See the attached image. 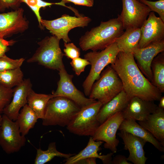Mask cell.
<instances>
[{
	"label": "cell",
	"instance_id": "17",
	"mask_svg": "<svg viewBox=\"0 0 164 164\" xmlns=\"http://www.w3.org/2000/svg\"><path fill=\"white\" fill-rule=\"evenodd\" d=\"M118 135L122 140L124 149L128 150V161L134 164H145L148 159L145 156L144 147L146 142L143 139L130 133L120 130Z\"/></svg>",
	"mask_w": 164,
	"mask_h": 164
},
{
	"label": "cell",
	"instance_id": "37",
	"mask_svg": "<svg viewBox=\"0 0 164 164\" xmlns=\"http://www.w3.org/2000/svg\"><path fill=\"white\" fill-rule=\"evenodd\" d=\"M65 3L71 2L74 4L88 7H92L94 3V0H62Z\"/></svg>",
	"mask_w": 164,
	"mask_h": 164
},
{
	"label": "cell",
	"instance_id": "41",
	"mask_svg": "<svg viewBox=\"0 0 164 164\" xmlns=\"http://www.w3.org/2000/svg\"><path fill=\"white\" fill-rule=\"evenodd\" d=\"M2 114L0 113V125L1 124V122L2 120V115L1 114Z\"/></svg>",
	"mask_w": 164,
	"mask_h": 164
},
{
	"label": "cell",
	"instance_id": "13",
	"mask_svg": "<svg viewBox=\"0 0 164 164\" xmlns=\"http://www.w3.org/2000/svg\"><path fill=\"white\" fill-rule=\"evenodd\" d=\"M22 8L0 13V37L4 38L22 33L29 28V22Z\"/></svg>",
	"mask_w": 164,
	"mask_h": 164
},
{
	"label": "cell",
	"instance_id": "21",
	"mask_svg": "<svg viewBox=\"0 0 164 164\" xmlns=\"http://www.w3.org/2000/svg\"><path fill=\"white\" fill-rule=\"evenodd\" d=\"M130 99L126 93L123 90L111 100L103 105L97 116L100 124L115 113L122 111Z\"/></svg>",
	"mask_w": 164,
	"mask_h": 164
},
{
	"label": "cell",
	"instance_id": "9",
	"mask_svg": "<svg viewBox=\"0 0 164 164\" xmlns=\"http://www.w3.org/2000/svg\"><path fill=\"white\" fill-rule=\"evenodd\" d=\"M26 141L16 121L3 114L0 125V147L3 151L8 154L18 152L25 145Z\"/></svg>",
	"mask_w": 164,
	"mask_h": 164
},
{
	"label": "cell",
	"instance_id": "7",
	"mask_svg": "<svg viewBox=\"0 0 164 164\" xmlns=\"http://www.w3.org/2000/svg\"><path fill=\"white\" fill-rule=\"evenodd\" d=\"M103 105L99 101L81 108L69 124L67 126L69 132L79 136H92L100 125L97 116Z\"/></svg>",
	"mask_w": 164,
	"mask_h": 164
},
{
	"label": "cell",
	"instance_id": "31",
	"mask_svg": "<svg viewBox=\"0 0 164 164\" xmlns=\"http://www.w3.org/2000/svg\"><path fill=\"white\" fill-rule=\"evenodd\" d=\"M148 6L151 11L157 13L164 22V0L151 1L148 0H138Z\"/></svg>",
	"mask_w": 164,
	"mask_h": 164
},
{
	"label": "cell",
	"instance_id": "29",
	"mask_svg": "<svg viewBox=\"0 0 164 164\" xmlns=\"http://www.w3.org/2000/svg\"><path fill=\"white\" fill-rule=\"evenodd\" d=\"M21 2L26 4L33 12L37 17L39 26L41 29H43L44 28L41 23L42 18L40 15L39 11L41 8H44L53 5H61L69 8V7L66 5H65V3L62 1L58 3L47 2L42 0H21Z\"/></svg>",
	"mask_w": 164,
	"mask_h": 164
},
{
	"label": "cell",
	"instance_id": "32",
	"mask_svg": "<svg viewBox=\"0 0 164 164\" xmlns=\"http://www.w3.org/2000/svg\"><path fill=\"white\" fill-rule=\"evenodd\" d=\"M13 93V89L6 88L0 84V113H3L5 108L10 102Z\"/></svg>",
	"mask_w": 164,
	"mask_h": 164
},
{
	"label": "cell",
	"instance_id": "10",
	"mask_svg": "<svg viewBox=\"0 0 164 164\" xmlns=\"http://www.w3.org/2000/svg\"><path fill=\"white\" fill-rule=\"evenodd\" d=\"M60 79L57 83L56 90L52 94V97L63 96L74 102L81 108L89 105L97 101L86 97L73 84L72 79L73 75L67 72L64 66L59 71Z\"/></svg>",
	"mask_w": 164,
	"mask_h": 164
},
{
	"label": "cell",
	"instance_id": "22",
	"mask_svg": "<svg viewBox=\"0 0 164 164\" xmlns=\"http://www.w3.org/2000/svg\"><path fill=\"white\" fill-rule=\"evenodd\" d=\"M118 130L130 133L144 139L146 142L152 144L161 152H164V146L157 140L148 131L132 119H124Z\"/></svg>",
	"mask_w": 164,
	"mask_h": 164
},
{
	"label": "cell",
	"instance_id": "33",
	"mask_svg": "<svg viewBox=\"0 0 164 164\" xmlns=\"http://www.w3.org/2000/svg\"><path fill=\"white\" fill-rule=\"evenodd\" d=\"M70 63L72 67L73 70L77 76L80 75L85 70L86 67L90 65V62L85 58L78 57L73 59Z\"/></svg>",
	"mask_w": 164,
	"mask_h": 164
},
{
	"label": "cell",
	"instance_id": "27",
	"mask_svg": "<svg viewBox=\"0 0 164 164\" xmlns=\"http://www.w3.org/2000/svg\"><path fill=\"white\" fill-rule=\"evenodd\" d=\"M75 154H65L58 151L56 149L55 142L49 144L46 150L40 148L37 149L36 155L34 160L35 164H44L50 161L55 157H59L67 159Z\"/></svg>",
	"mask_w": 164,
	"mask_h": 164
},
{
	"label": "cell",
	"instance_id": "18",
	"mask_svg": "<svg viewBox=\"0 0 164 164\" xmlns=\"http://www.w3.org/2000/svg\"><path fill=\"white\" fill-rule=\"evenodd\" d=\"M158 106L154 101L143 100L137 97L130 98L122 112L124 119H132L140 121L145 120L154 112Z\"/></svg>",
	"mask_w": 164,
	"mask_h": 164
},
{
	"label": "cell",
	"instance_id": "15",
	"mask_svg": "<svg viewBox=\"0 0 164 164\" xmlns=\"http://www.w3.org/2000/svg\"><path fill=\"white\" fill-rule=\"evenodd\" d=\"M141 36L139 48L145 47L151 43L164 39V22L151 12L140 28Z\"/></svg>",
	"mask_w": 164,
	"mask_h": 164
},
{
	"label": "cell",
	"instance_id": "6",
	"mask_svg": "<svg viewBox=\"0 0 164 164\" xmlns=\"http://www.w3.org/2000/svg\"><path fill=\"white\" fill-rule=\"evenodd\" d=\"M93 84L89 98L106 104L123 90L122 82L115 71L108 66Z\"/></svg>",
	"mask_w": 164,
	"mask_h": 164
},
{
	"label": "cell",
	"instance_id": "28",
	"mask_svg": "<svg viewBox=\"0 0 164 164\" xmlns=\"http://www.w3.org/2000/svg\"><path fill=\"white\" fill-rule=\"evenodd\" d=\"M24 75L20 67L0 72V84L8 88H12L23 81Z\"/></svg>",
	"mask_w": 164,
	"mask_h": 164
},
{
	"label": "cell",
	"instance_id": "2",
	"mask_svg": "<svg viewBox=\"0 0 164 164\" xmlns=\"http://www.w3.org/2000/svg\"><path fill=\"white\" fill-rule=\"evenodd\" d=\"M119 15L118 17L105 22L91 29L82 36L79 45L83 51L102 50L115 41L124 32Z\"/></svg>",
	"mask_w": 164,
	"mask_h": 164
},
{
	"label": "cell",
	"instance_id": "11",
	"mask_svg": "<svg viewBox=\"0 0 164 164\" xmlns=\"http://www.w3.org/2000/svg\"><path fill=\"white\" fill-rule=\"evenodd\" d=\"M124 119L122 112L111 116L98 127L92 136L93 139L104 142L105 148L110 149L114 153H116L119 142L116 135Z\"/></svg>",
	"mask_w": 164,
	"mask_h": 164
},
{
	"label": "cell",
	"instance_id": "20",
	"mask_svg": "<svg viewBox=\"0 0 164 164\" xmlns=\"http://www.w3.org/2000/svg\"><path fill=\"white\" fill-rule=\"evenodd\" d=\"M138 123L164 146V109L158 106L154 112Z\"/></svg>",
	"mask_w": 164,
	"mask_h": 164
},
{
	"label": "cell",
	"instance_id": "16",
	"mask_svg": "<svg viewBox=\"0 0 164 164\" xmlns=\"http://www.w3.org/2000/svg\"><path fill=\"white\" fill-rule=\"evenodd\" d=\"M32 88L30 80L28 78L24 79L21 84L13 89L12 99L4 109L3 114L10 119L16 121L21 108L27 104V96Z\"/></svg>",
	"mask_w": 164,
	"mask_h": 164
},
{
	"label": "cell",
	"instance_id": "38",
	"mask_svg": "<svg viewBox=\"0 0 164 164\" xmlns=\"http://www.w3.org/2000/svg\"><path fill=\"white\" fill-rule=\"evenodd\" d=\"M112 164H132L129 162L125 155H117L115 156L112 159Z\"/></svg>",
	"mask_w": 164,
	"mask_h": 164
},
{
	"label": "cell",
	"instance_id": "23",
	"mask_svg": "<svg viewBox=\"0 0 164 164\" xmlns=\"http://www.w3.org/2000/svg\"><path fill=\"white\" fill-rule=\"evenodd\" d=\"M141 36L140 28L128 29L116 39L115 42L120 51L132 53L139 48Z\"/></svg>",
	"mask_w": 164,
	"mask_h": 164
},
{
	"label": "cell",
	"instance_id": "36",
	"mask_svg": "<svg viewBox=\"0 0 164 164\" xmlns=\"http://www.w3.org/2000/svg\"><path fill=\"white\" fill-rule=\"evenodd\" d=\"M15 42L13 40L8 41L0 37V57L5 54L9 50V46L13 45Z\"/></svg>",
	"mask_w": 164,
	"mask_h": 164
},
{
	"label": "cell",
	"instance_id": "40",
	"mask_svg": "<svg viewBox=\"0 0 164 164\" xmlns=\"http://www.w3.org/2000/svg\"><path fill=\"white\" fill-rule=\"evenodd\" d=\"M159 101V102L158 106L161 108L164 109V97L162 96Z\"/></svg>",
	"mask_w": 164,
	"mask_h": 164
},
{
	"label": "cell",
	"instance_id": "12",
	"mask_svg": "<svg viewBox=\"0 0 164 164\" xmlns=\"http://www.w3.org/2000/svg\"><path fill=\"white\" fill-rule=\"evenodd\" d=\"M120 17L124 29L140 28L151 12L146 5L138 0H122Z\"/></svg>",
	"mask_w": 164,
	"mask_h": 164
},
{
	"label": "cell",
	"instance_id": "24",
	"mask_svg": "<svg viewBox=\"0 0 164 164\" xmlns=\"http://www.w3.org/2000/svg\"><path fill=\"white\" fill-rule=\"evenodd\" d=\"M51 94H38L32 89L27 97V104L35 113L39 119L44 117L45 109Z\"/></svg>",
	"mask_w": 164,
	"mask_h": 164
},
{
	"label": "cell",
	"instance_id": "35",
	"mask_svg": "<svg viewBox=\"0 0 164 164\" xmlns=\"http://www.w3.org/2000/svg\"><path fill=\"white\" fill-rule=\"evenodd\" d=\"M21 3V0H0V12H3L6 9L16 10L20 8Z\"/></svg>",
	"mask_w": 164,
	"mask_h": 164
},
{
	"label": "cell",
	"instance_id": "5",
	"mask_svg": "<svg viewBox=\"0 0 164 164\" xmlns=\"http://www.w3.org/2000/svg\"><path fill=\"white\" fill-rule=\"evenodd\" d=\"M60 40L53 35L45 37L38 43L39 47L27 62L37 63L47 68L59 71L64 65L63 58L64 55L60 47Z\"/></svg>",
	"mask_w": 164,
	"mask_h": 164
},
{
	"label": "cell",
	"instance_id": "8",
	"mask_svg": "<svg viewBox=\"0 0 164 164\" xmlns=\"http://www.w3.org/2000/svg\"><path fill=\"white\" fill-rule=\"evenodd\" d=\"M91 20L87 16L77 17L64 14L53 20L42 19L41 23L42 26L48 30L53 35L60 40L62 39L65 43H69L71 41L68 36L69 32L76 27L87 26Z\"/></svg>",
	"mask_w": 164,
	"mask_h": 164
},
{
	"label": "cell",
	"instance_id": "30",
	"mask_svg": "<svg viewBox=\"0 0 164 164\" xmlns=\"http://www.w3.org/2000/svg\"><path fill=\"white\" fill-rule=\"evenodd\" d=\"M24 60L23 58L13 59L4 54L0 57V72L20 67Z\"/></svg>",
	"mask_w": 164,
	"mask_h": 164
},
{
	"label": "cell",
	"instance_id": "26",
	"mask_svg": "<svg viewBox=\"0 0 164 164\" xmlns=\"http://www.w3.org/2000/svg\"><path fill=\"white\" fill-rule=\"evenodd\" d=\"M153 76L152 84L161 93L164 92V53L159 54L153 59L151 63Z\"/></svg>",
	"mask_w": 164,
	"mask_h": 164
},
{
	"label": "cell",
	"instance_id": "3",
	"mask_svg": "<svg viewBox=\"0 0 164 164\" xmlns=\"http://www.w3.org/2000/svg\"><path fill=\"white\" fill-rule=\"evenodd\" d=\"M81 108L71 100L63 96L51 98L45 110L42 125L67 126Z\"/></svg>",
	"mask_w": 164,
	"mask_h": 164
},
{
	"label": "cell",
	"instance_id": "14",
	"mask_svg": "<svg viewBox=\"0 0 164 164\" xmlns=\"http://www.w3.org/2000/svg\"><path fill=\"white\" fill-rule=\"evenodd\" d=\"M164 51V39L153 42L142 48H138L132 53L137 64L143 75L152 83L153 76L152 62L159 54Z\"/></svg>",
	"mask_w": 164,
	"mask_h": 164
},
{
	"label": "cell",
	"instance_id": "39",
	"mask_svg": "<svg viewBox=\"0 0 164 164\" xmlns=\"http://www.w3.org/2000/svg\"><path fill=\"white\" fill-rule=\"evenodd\" d=\"M96 159L94 158L83 159L77 162L76 164H96Z\"/></svg>",
	"mask_w": 164,
	"mask_h": 164
},
{
	"label": "cell",
	"instance_id": "19",
	"mask_svg": "<svg viewBox=\"0 0 164 164\" xmlns=\"http://www.w3.org/2000/svg\"><path fill=\"white\" fill-rule=\"evenodd\" d=\"M102 141H94L91 136L87 146L78 154H75L65 159V164H76L79 161L86 158H94L101 159L104 164H112V156L114 153L101 155L98 152L100 146L103 143Z\"/></svg>",
	"mask_w": 164,
	"mask_h": 164
},
{
	"label": "cell",
	"instance_id": "4",
	"mask_svg": "<svg viewBox=\"0 0 164 164\" xmlns=\"http://www.w3.org/2000/svg\"><path fill=\"white\" fill-rule=\"evenodd\" d=\"M119 52L115 42L101 51H92L84 55V58L91 65L89 73L82 85L85 95L89 96L93 84L99 78L104 68L114 62Z\"/></svg>",
	"mask_w": 164,
	"mask_h": 164
},
{
	"label": "cell",
	"instance_id": "1",
	"mask_svg": "<svg viewBox=\"0 0 164 164\" xmlns=\"http://www.w3.org/2000/svg\"><path fill=\"white\" fill-rule=\"evenodd\" d=\"M111 66L120 79L123 90L130 99L137 97L148 101H159L162 93L141 72L132 53L120 51Z\"/></svg>",
	"mask_w": 164,
	"mask_h": 164
},
{
	"label": "cell",
	"instance_id": "25",
	"mask_svg": "<svg viewBox=\"0 0 164 164\" xmlns=\"http://www.w3.org/2000/svg\"><path fill=\"white\" fill-rule=\"evenodd\" d=\"M39 119L37 116L27 104L19 112L16 120L21 134L27 135L30 129L34 127Z\"/></svg>",
	"mask_w": 164,
	"mask_h": 164
},
{
	"label": "cell",
	"instance_id": "34",
	"mask_svg": "<svg viewBox=\"0 0 164 164\" xmlns=\"http://www.w3.org/2000/svg\"><path fill=\"white\" fill-rule=\"evenodd\" d=\"M64 55L72 60L79 57L80 56V49L73 43H64Z\"/></svg>",
	"mask_w": 164,
	"mask_h": 164
}]
</instances>
